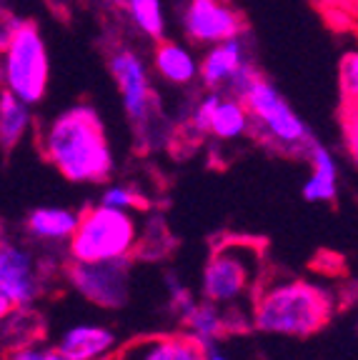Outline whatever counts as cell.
I'll return each instance as SVG.
<instances>
[{"mask_svg":"<svg viewBox=\"0 0 358 360\" xmlns=\"http://www.w3.org/2000/svg\"><path fill=\"white\" fill-rule=\"evenodd\" d=\"M40 150L73 183H106L113 173V153L98 112L75 105L61 112L40 135Z\"/></svg>","mask_w":358,"mask_h":360,"instance_id":"1","label":"cell"},{"mask_svg":"<svg viewBox=\"0 0 358 360\" xmlns=\"http://www.w3.org/2000/svg\"><path fill=\"white\" fill-rule=\"evenodd\" d=\"M333 298L323 288L306 281L261 283L253 295V328L276 335L308 338L328 326Z\"/></svg>","mask_w":358,"mask_h":360,"instance_id":"2","label":"cell"},{"mask_svg":"<svg viewBox=\"0 0 358 360\" xmlns=\"http://www.w3.org/2000/svg\"><path fill=\"white\" fill-rule=\"evenodd\" d=\"M264 243L256 238L230 236L211 248L206 270H203V295L221 308L256 295L264 283Z\"/></svg>","mask_w":358,"mask_h":360,"instance_id":"3","label":"cell"},{"mask_svg":"<svg viewBox=\"0 0 358 360\" xmlns=\"http://www.w3.org/2000/svg\"><path fill=\"white\" fill-rule=\"evenodd\" d=\"M241 101L251 112V133L276 153L308 158L311 148L319 143L301 115L264 75L243 93Z\"/></svg>","mask_w":358,"mask_h":360,"instance_id":"4","label":"cell"},{"mask_svg":"<svg viewBox=\"0 0 358 360\" xmlns=\"http://www.w3.org/2000/svg\"><path fill=\"white\" fill-rule=\"evenodd\" d=\"M3 83L23 103L35 105L48 88V51L35 20H3Z\"/></svg>","mask_w":358,"mask_h":360,"instance_id":"5","label":"cell"},{"mask_svg":"<svg viewBox=\"0 0 358 360\" xmlns=\"http://www.w3.org/2000/svg\"><path fill=\"white\" fill-rule=\"evenodd\" d=\"M138 248V223L128 210L93 205L80 213V223L68 240V253L75 263L125 260Z\"/></svg>","mask_w":358,"mask_h":360,"instance_id":"6","label":"cell"},{"mask_svg":"<svg viewBox=\"0 0 358 360\" xmlns=\"http://www.w3.org/2000/svg\"><path fill=\"white\" fill-rule=\"evenodd\" d=\"M43 290L38 263L33 253L20 245L3 240L0 248V310L3 318L13 310L28 308Z\"/></svg>","mask_w":358,"mask_h":360,"instance_id":"7","label":"cell"},{"mask_svg":"<svg viewBox=\"0 0 358 360\" xmlns=\"http://www.w3.org/2000/svg\"><path fill=\"white\" fill-rule=\"evenodd\" d=\"M68 278L75 290L101 308H123L128 303V258L103 263L68 265Z\"/></svg>","mask_w":358,"mask_h":360,"instance_id":"8","label":"cell"},{"mask_svg":"<svg viewBox=\"0 0 358 360\" xmlns=\"http://www.w3.org/2000/svg\"><path fill=\"white\" fill-rule=\"evenodd\" d=\"M108 65H111V75L118 83L121 96H123V105L130 123L135 128H148L153 105H156V96H153L148 70L140 56L130 48H118L111 56Z\"/></svg>","mask_w":358,"mask_h":360,"instance_id":"9","label":"cell"},{"mask_svg":"<svg viewBox=\"0 0 358 360\" xmlns=\"http://www.w3.org/2000/svg\"><path fill=\"white\" fill-rule=\"evenodd\" d=\"M183 28L193 43L218 45L246 33V20L226 0H190L183 13Z\"/></svg>","mask_w":358,"mask_h":360,"instance_id":"10","label":"cell"},{"mask_svg":"<svg viewBox=\"0 0 358 360\" xmlns=\"http://www.w3.org/2000/svg\"><path fill=\"white\" fill-rule=\"evenodd\" d=\"M248 60L251 58H248L246 43L241 38H230L226 43L213 45L201 60V80L211 90L228 88L230 80L235 78V73Z\"/></svg>","mask_w":358,"mask_h":360,"instance_id":"11","label":"cell"},{"mask_svg":"<svg viewBox=\"0 0 358 360\" xmlns=\"http://www.w3.org/2000/svg\"><path fill=\"white\" fill-rule=\"evenodd\" d=\"M116 345V335L101 326H75L58 340V350L68 360H101Z\"/></svg>","mask_w":358,"mask_h":360,"instance_id":"12","label":"cell"},{"mask_svg":"<svg viewBox=\"0 0 358 360\" xmlns=\"http://www.w3.org/2000/svg\"><path fill=\"white\" fill-rule=\"evenodd\" d=\"M311 175L303 186V198L311 202H333L338 195V170L331 153L321 143H316L308 153Z\"/></svg>","mask_w":358,"mask_h":360,"instance_id":"13","label":"cell"},{"mask_svg":"<svg viewBox=\"0 0 358 360\" xmlns=\"http://www.w3.org/2000/svg\"><path fill=\"white\" fill-rule=\"evenodd\" d=\"M80 223V215L66 208H35L25 220V228L38 240H70Z\"/></svg>","mask_w":358,"mask_h":360,"instance_id":"14","label":"cell"},{"mask_svg":"<svg viewBox=\"0 0 358 360\" xmlns=\"http://www.w3.org/2000/svg\"><path fill=\"white\" fill-rule=\"evenodd\" d=\"M156 70L168 83L188 85L196 80V75H201V63L193 60V56L185 51L183 45L163 40L156 48Z\"/></svg>","mask_w":358,"mask_h":360,"instance_id":"15","label":"cell"},{"mask_svg":"<svg viewBox=\"0 0 358 360\" xmlns=\"http://www.w3.org/2000/svg\"><path fill=\"white\" fill-rule=\"evenodd\" d=\"M140 360H208V348L193 333L161 335L143 348Z\"/></svg>","mask_w":358,"mask_h":360,"instance_id":"16","label":"cell"},{"mask_svg":"<svg viewBox=\"0 0 358 360\" xmlns=\"http://www.w3.org/2000/svg\"><path fill=\"white\" fill-rule=\"evenodd\" d=\"M248 130H251V112H248L246 103L235 96H223V101L218 103V108L213 112L211 135H216L221 141H233V138H241Z\"/></svg>","mask_w":358,"mask_h":360,"instance_id":"17","label":"cell"},{"mask_svg":"<svg viewBox=\"0 0 358 360\" xmlns=\"http://www.w3.org/2000/svg\"><path fill=\"white\" fill-rule=\"evenodd\" d=\"M180 321H183V326L188 328V330L193 333L208 350H211L213 340H216L218 335H223L226 328L230 326V323L223 318V313H221V305H216L213 300L196 303L183 318H180Z\"/></svg>","mask_w":358,"mask_h":360,"instance_id":"18","label":"cell"},{"mask_svg":"<svg viewBox=\"0 0 358 360\" xmlns=\"http://www.w3.org/2000/svg\"><path fill=\"white\" fill-rule=\"evenodd\" d=\"M28 128H30L28 103H23L20 98H16L6 88L3 96H0V141H3V148L11 150L13 146H18Z\"/></svg>","mask_w":358,"mask_h":360,"instance_id":"19","label":"cell"},{"mask_svg":"<svg viewBox=\"0 0 358 360\" xmlns=\"http://www.w3.org/2000/svg\"><path fill=\"white\" fill-rule=\"evenodd\" d=\"M121 6L128 11V15L133 18L140 33L153 40L163 38V25L166 22H163L161 0H121Z\"/></svg>","mask_w":358,"mask_h":360,"instance_id":"20","label":"cell"},{"mask_svg":"<svg viewBox=\"0 0 358 360\" xmlns=\"http://www.w3.org/2000/svg\"><path fill=\"white\" fill-rule=\"evenodd\" d=\"M341 125H343V141L346 150L351 155L353 165L358 168V101H343L341 105Z\"/></svg>","mask_w":358,"mask_h":360,"instance_id":"21","label":"cell"},{"mask_svg":"<svg viewBox=\"0 0 358 360\" xmlns=\"http://www.w3.org/2000/svg\"><path fill=\"white\" fill-rule=\"evenodd\" d=\"M101 202L103 205H111V208H121V210L146 208V200H143L135 191H130V188H125V186H111L101 195Z\"/></svg>","mask_w":358,"mask_h":360,"instance_id":"22","label":"cell"},{"mask_svg":"<svg viewBox=\"0 0 358 360\" xmlns=\"http://www.w3.org/2000/svg\"><path fill=\"white\" fill-rule=\"evenodd\" d=\"M338 78H341L343 101H358V53L343 56Z\"/></svg>","mask_w":358,"mask_h":360,"instance_id":"23","label":"cell"},{"mask_svg":"<svg viewBox=\"0 0 358 360\" xmlns=\"http://www.w3.org/2000/svg\"><path fill=\"white\" fill-rule=\"evenodd\" d=\"M221 101H223L221 90H211V93L196 105V110H193V128H196L198 133H211L213 112H216V108H218Z\"/></svg>","mask_w":358,"mask_h":360,"instance_id":"24","label":"cell"},{"mask_svg":"<svg viewBox=\"0 0 358 360\" xmlns=\"http://www.w3.org/2000/svg\"><path fill=\"white\" fill-rule=\"evenodd\" d=\"M8 360H68L66 355H61V350H43L33 348V345H23V348H13V353L8 355Z\"/></svg>","mask_w":358,"mask_h":360,"instance_id":"25","label":"cell"},{"mask_svg":"<svg viewBox=\"0 0 358 360\" xmlns=\"http://www.w3.org/2000/svg\"><path fill=\"white\" fill-rule=\"evenodd\" d=\"M208 360H226L221 353H216V350H208Z\"/></svg>","mask_w":358,"mask_h":360,"instance_id":"26","label":"cell"},{"mask_svg":"<svg viewBox=\"0 0 358 360\" xmlns=\"http://www.w3.org/2000/svg\"><path fill=\"white\" fill-rule=\"evenodd\" d=\"M319 3H323V6H336V3H341V0H319Z\"/></svg>","mask_w":358,"mask_h":360,"instance_id":"27","label":"cell"}]
</instances>
